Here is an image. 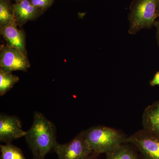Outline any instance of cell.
Masks as SVG:
<instances>
[{
  "label": "cell",
  "instance_id": "6da1fadb",
  "mask_svg": "<svg viewBox=\"0 0 159 159\" xmlns=\"http://www.w3.org/2000/svg\"><path fill=\"white\" fill-rule=\"evenodd\" d=\"M57 130L54 123L41 112L35 111L31 128L27 131L25 138L32 154V159H45L54 148L57 141Z\"/></svg>",
  "mask_w": 159,
  "mask_h": 159
},
{
  "label": "cell",
  "instance_id": "7a4b0ae2",
  "mask_svg": "<svg viewBox=\"0 0 159 159\" xmlns=\"http://www.w3.org/2000/svg\"><path fill=\"white\" fill-rule=\"evenodd\" d=\"M86 140L93 153H106L125 143V137L115 129L97 125L84 130Z\"/></svg>",
  "mask_w": 159,
  "mask_h": 159
},
{
  "label": "cell",
  "instance_id": "3957f363",
  "mask_svg": "<svg viewBox=\"0 0 159 159\" xmlns=\"http://www.w3.org/2000/svg\"><path fill=\"white\" fill-rule=\"evenodd\" d=\"M158 0H134L129 6V33L135 34L154 25Z\"/></svg>",
  "mask_w": 159,
  "mask_h": 159
},
{
  "label": "cell",
  "instance_id": "277c9868",
  "mask_svg": "<svg viewBox=\"0 0 159 159\" xmlns=\"http://www.w3.org/2000/svg\"><path fill=\"white\" fill-rule=\"evenodd\" d=\"M125 143L133 145L143 159H159V136L143 129L127 137Z\"/></svg>",
  "mask_w": 159,
  "mask_h": 159
},
{
  "label": "cell",
  "instance_id": "5b68a950",
  "mask_svg": "<svg viewBox=\"0 0 159 159\" xmlns=\"http://www.w3.org/2000/svg\"><path fill=\"white\" fill-rule=\"evenodd\" d=\"M54 151L58 159H84L93 152L86 140L84 131L67 143H57Z\"/></svg>",
  "mask_w": 159,
  "mask_h": 159
},
{
  "label": "cell",
  "instance_id": "8992f818",
  "mask_svg": "<svg viewBox=\"0 0 159 159\" xmlns=\"http://www.w3.org/2000/svg\"><path fill=\"white\" fill-rule=\"evenodd\" d=\"M28 57L15 48L2 45L0 48V69L7 72H26L30 67Z\"/></svg>",
  "mask_w": 159,
  "mask_h": 159
},
{
  "label": "cell",
  "instance_id": "52a82bcc",
  "mask_svg": "<svg viewBox=\"0 0 159 159\" xmlns=\"http://www.w3.org/2000/svg\"><path fill=\"white\" fill-rule=\"evenodd\" d=\"M26 131L23 130L21 122L16 116L0 115V142L11 143L14 140L25 137Z\"/></svg>",
  "mask_w": 159,
  "mask_h": 159
},
{
  "label": "cell",
  "instance_id": "ba28073f",
  "mask_svg": "<svg viewBox=\"0 0 159 159\" xmlns=\"http://www.w3.org/2000/svg\"><path fill=\"white\" fill-rule=\"evenodd\" d=\"M16 23H12L0 27V32L7 46L18 49L27 56L25 34L24 31L18 29Z\"/></svg>",
  "mask_w": 159,
  "mask_h": 159
},
{
  "label": "cell",
  "instance_id": "9c48e42d",
  "mask_svg": "<svg viewBox=\"0 0 159 159\" xmlns=\"http://www.w3.org/2000/svg\"><path fill=\"white\" fill-rule=\"evenodd\" d=\"M15 17L17 25L21 26L27 22L37 18L43 11L33 6L29 0L13 4Z\"/></svg>",
  "mask_w": 159,
  "mask_h": 159
},
{
  "label": "cell",
  "instance_id": "30bf717a",
  "mask_svg": "<svg viewBox=\"0 0 159 159\" xmlns=\"http://www.w3.org/2000/svg\"><path fill=\"white\" fill-rule=\"evenodd\" d=\"M143 129L159 136V100L148 106L142 116Z\"/></svg>",
  "mask_w": 159,
  "mask_h": 159
},
{
  "label": "cell",
  "instance_id": "8fae6325",
  "mask_svg": "<svg viewBox=\"0 0 159 159\" xmlns=\"http://www.w3.org/2000/svg\"><path fill=\"white\" fill-rule=\"evenodd\" d=\"M105 159H140L138 154L125 143L106 153Z\"/></svg>",
  "mask_w": 159,
  "mask_h": 159
},
{
  "label": "cell",
  "instance_id": "7c38bea8",
  "mask_svg": "<svg viewBox=\"0 0 159 159\" xmlns=\"http://www.w3.org/2000/svg\"><path fill=\"white\" fill-rule=\"evenodd\" d=\"M16 23L13 4L10 0H0V27Z\"/></svg>",
  "mask_w": 159,
  "mask_h": 159
},
{
  "label": "cell",
  "instance_id": "4fadbf2b",
  "mask_svg": "<svg viewBox=\"0 0 159 159\" xmlns=\"http://www.w3.org/2000/svg\"><path fill=\"white\" fill-rule=\"evenodd\" d=\"M19 77L12 73L0 69V96H4L19 81Z\"/></svg>",
  "mask_w": 159,
  "mask_h": 159
},
{
  "label": "cell",
  "instance_id": "5bb4252c",
  "mask_svg": "<svg viewBox=\"0 0 159 159\" xmlns=\"http://www.w3.org/2000/svg\"><path fill=\"white\" fill-rule=\"evenodd\" d=\"M0 149L1 159H26L22 150L11 143L1 145Z\"/></svg>",
  "mask_w": 159,
  "mask_h": 159
},
{
  "label": "cell",
  "instance_id": "9a60e30c",
  "mask_svg": "<svg viewBox=\"0 0 159 159\" xmlns=\"http://www.w3.org/2000/svg\"><path fill=\"white\" fill-rule=\"evenodd\" d=\"M30 1L33 6L44 12L52 6L54 0H30Z\"/></svg>",
  "mask_w": 159,
  "mask_h": 159
},
{
  "label": "cell",
  "instance_id": "2e32d148",
  "mask_svg": "<svg viewBox=\"0 0 159 159\" xmlns=\"http://www.w3.org/2000/svg\"><path fill=\"white\" fill-rule=\"evenodd\" d=\"M150 84L152 87L159 85V71L155 74L153 78L150 80Z\"/></svg>",
  "mask_w": 159,
  "mask_h": 159
},
{
  "label": "cell",
  "instance_id": "e0dca14e",
  "mask_svg": "<svg viewBox=\"0 0 159 159\" xmlns=\"http://www.w3.org/2000/svg\"><path fill=\"white\" fill-rule=\"evenodd\" d=\"M154 26L157 29V40L158 44L159 46V20L156 21Z\"/></svg>",
  "mask_w": 159,
  "mask_h": 159
},
{
  "label": "cell",
  "instance_id": "ac0fdd59",
  "mask_svg": "<svg viewBox=\"0 0 159 159\" xmlns=\"http://www.w3.org/2000/svg\"><path fill=\"white\" fill-rule=\"evenodd\" d=\"M99 155L93 152V153L90 155L88 157H87L84 159H98V156Z\"/></svg>",
  "mask_w": 159,
  "mask_h": 159
},
{
  "label": "cell",
  "instance_id": "d6986e66",
  "mask_svg": "<svg viewBox=\"0 0 159 159\" xmlns=\"http://www.w3.org/2000/svg\"><path fill=\"white\" fill-rule=\"evenodd\" d=\"M157 17L159 18V0L158 2L157 7Z\"/></svg>",
  "mask_w": 159,
  "mask_h": 159
},
{
  "label": "cell",
  "instance_id": "ffe728a7",
  "mask_svg": "<svg viewBox=\"0 0 159 159\" xmlns=\"http://www.w3.org/2000/svg\"><path fill=\"white\" fill-rule=\"evenodd\" d=\"M16 2V3H20L24 1V0H15Z\"/></svg>",
  "mask_w": 159,
  "mask_h": 159
}]
</instances>
